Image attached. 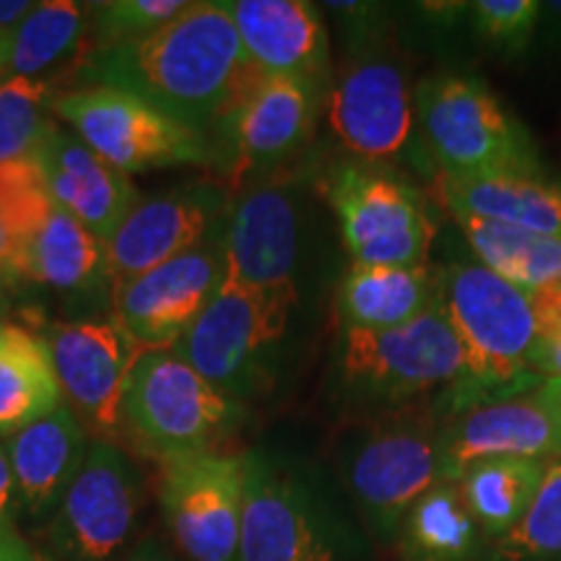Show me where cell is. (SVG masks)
Here are the masks:
<instances>
[{"label": "cell", "instance_id": "cb8c5ba5", "mask_svg": "<svg viewBox=\"0 0 561 561\" xmlns=\"http://www.w3.org/2000/svg\"><path fill=\"white\" fill-rule=\"evenodd\" d=\"M439 299V273L432 265L351 263L339 286L341 328L390 331L424 314Z\"/></svg>", "mask_w": 561, "mask_h": 561}, {"label": "cell", "instance_id": "7dc6e473", "mask_svg": "<svg viewBox=\"0 0 561 561\" xmlns=\"http://www.w3.org/2000/svg\"><path fill=\"white\" fill-rule=\"evenodd\" d=\"M3 333H5V325H3V322H0V339H3Z\"/></svg>", "mask_w": 561, "mask_h": 561}, {"label": "cell", "instance_id": "ac0fdd59", "mask_svg": "<svg viewBox=\"0 0 561 561\" xmlns=\"http://www.w3.org/2000/svg\"><path fill=\"white\" fill-rule=\"evenodd\" d=\"M229 187L191 182L140 198L107 240L112 291L208 240L227 219Z\"/></svg>", "mask_w": 561, "mask_h": 561}, {"label": "cell", "instance_id": "4dcf8cb0", "mask_svg": "<svg viewBox=\"0 0 561 561\" xmlns=\"http://www.w3.org/2000/svg\"><path fill=\"white\" fill-rule=\"evenodd\" d=\"M58 91L42 79L3 76L0 79V164L34 159L55 121Z\"/></svg>", "mask_w": 561, "mask_h": 561}, {"label": "cell", "instance_id": "60d3db41", "mask_svg": "<svg viewBox=\"0 0 561 561\" xmlns=\"http://www.w3.org/2000/svg\"><path fill=\"white\" fill-rule=\"evenodd\" d=\"M19 515L21 510H19L16 483H13L9 455H5L3 442H0V523L13 525V520H16Z\"/></svg>", "mask_w": 561, "mask_h": 561}, {"label": "cell", "instance_id": "277c9868", "mask_svg": "<svg viewBox=\"0 0 561 561\" xmlns=\"http://www.w3.org/2000/svg\"><path fill=\"white\" fill-rule=\"evenodd\" d=\"M419 136L442 178L543 174L530 130L476 76L434 73L416 83Z\"/></svg>", "mask_w": 561, "mask_h": 561}, {"label": "cell", "instance_id": "d6986e66", "mask_svg": "<svg viewBox=\"0 0 561 561\" xmlns=\"http://www.w3.org/2000/svg\"><path fill=\"white\" fill-rule=\"evenodd\" d=\"M561 455V416L543 382L520 396L458 413L445 424L447 481L494 458L551 460Z\"/></svg>", "mask_w": 561, "mask_h": 561}, {"label": "cell", "instance_id": "44dd1931", "mask_svg": "<svg viewBox=\"0 0 561 561\" xmlns=\"http://www.w3.org/2000/svg\"><path fill=\"white\" fill-rule=\"evenodd\" d=\"M37 161L53 203L107 242L140 201L130 174L89 149L73 130L58 123L39 146Z\"/></svg>", "mask_w": 561, "mask_h": 561}, {"label": "cell", "instance_id": "484cf974", "mask_svg": "<svg viewBox=\"0 0 561 561\" xmlns=\"http://www.w3.org/2000/svg\"><path fill=\"white\" fill-rule=\"evenodd\" d=\"M60 403L62 390L45 339L5 325L0 339V437H11Z\"/></svg>", "mask_w": 561, "mask_h": 561}, {"label": "cell", "instance_id": "836d02e7", "mask_svg": "<svg viewBox=\"0 0 561 561\" xmlns=\"http://www.w3.org/2000/svg\"><path fill=\"white\" fill-rule=\"evenodd\" d=\"M541 3L538 0H476L468 3V32L481 47L507 60L530 55Z\"/></svg>", "mask_w": 561, "mask_h": 561}, {"label": "cell", "instance_id": "e0dca14e", "mask_svg": "<svg viewBox=\"0 0 561 561\" xmlns=\"http://www.w3.org/2000/svg\"><path fill=\"white\" fill-rule=\"evenodd\" d=\"M221 229L112 291L110 318L146 351H172L216 297L224 280Z\"/></svg>", "mask_w": 561, "mask_h": 561}, {"label": "cell", "instance_id": "5b68a950", "mask_svg": "<svg viewBox=\"0 0 561 561\" xmlns=\"http://www.w3.org/2000/svg\"><path fill=\"white\" fill-rule=\"evenodd\" d=\"M297 289H242L224 284L191 331L172 346L201 377L234 403L265 396L276 380Z\"/></svg>", "mask_w": 561, "mask_h": 561}, {"label": "cell", "instance_id": "ab89813d", "mask_svg": "<svg viewBox=\"0 0 561 561\" xmlns=\"http://www.w3.org/2000/svg\"><path fill=\"white\" fill-rule=\"evenodd\" d=\"M121 561H185L174 551V546L161 536H144L133 543V549Z\"/></svg>", "mask_w": 561, "mask_h": 561}, {"label": "cell", "instance_id": "d6a6232c", "mask_svg": "<svg viewBox=\"0 0 561 561\" xmlns=\"http://www.w3.org/2000/svg\"><path fill=\"white\" fill-rule=\"evenodd\" d=\"M500 561H561V455L546 460V473L530 510L507 536L496 538Z\"/></svg>", "mask_w": 561, "mask_h": 561}, {"label": "cell", "instance_id": "7a4b0ae2", "mask_svg": "<svg viewBox=\"0 0 561 561\" xmlns=\"http://www.w3.org/2000/svg\"><path fill=\"white\" fill-rule=\"evenodd\" d=\"M439 301L466 364L462 380L434 405L439 419L520 396L543 382L530 369V354L541 333L528 291L481 263L455 261L439 271Z\"/></svg>", "mask_w": 561, "mask_h": 561}, {"label": "cell", "instance_id": "7bdbcfd3", "mask_svg": "<svg viewBox=\"0 0 561 561\" xmlns=\"http://www.w3.org/2000/svg\"><path fill=\"white\" fill-rule=\"evenodd\" d=\"M34 9L30 0H0V34H9Z\"/></svg>", "mask_w": 561, "mask_h": 561}, {"label": "cell", "instance_id": "8d00e7d4", "mask_svg": "<svg viewBox=\"0 0 561 561\" xmlns=\"http://www.w3.org/2000/svg\"><path fill=\"white\" fill-rule=\"evenodd\" d=\"M32 280L26 276L24 265H21L16 250L9 240L3 221H0V301L9 297H19L26 289H32Z\"/></svg>", "mask_w": 561, "mask_h": 561}, {"label": "cell", "instance_id": "bcb514c9", "mask_svg": "<svg viewBox=\"0 0 561 561\" xmlns=\"http://www.w3.org/2000/svg\"><path fill=\"white\" fill-rule=\"evenodd\" d=\"M34 561H55V559L45 549H42V551L37 549V557H34Z\"/></svg>", "mask_w": 561, "mask_h": 561}, {"label": "cell", "instance_id": "3957f363", "mask_svg": "<svg viewBox=\"0 0 561 561\" xmlns=\"http://www.w3.org/2000/svg\"><path fill=\"white\" fill-rule=\"evenodd\" d=\"M341 473L367 528L392 543L413 504L447 481L439 413L416 405L385 411L351 434L341 450Z\"/></svg>", "mask_w": 561, "mask_h": 561}, {"label": "cell", "instance_id": "603a6c76", "mask_svg": "<svg viewBox=\"0 0 561 561\" xmlns=\"http://www.w3.org/2000/svg\"><path fill=\"white\" fill-rule=\"evenodd\" d=\"M30 276L34 286L55 291L70 307H94V301L112 299L107 242L58 206L34 237Z\"/></svg>", "mask_w": 561, "mask_h": 561}, {"label": "cell", "instance_id": "30bf717a", "mask_svg": "<svg viewBox=\"0 0 561 561\" xmlns=\"http://www.w3.org/2000/svg\"><path fill=\"white\" fill-rule=\"evenodd\" d=\"M328 130L354 161L390 167L411 159L421 144L416 87L396 53L377 45L348 55L322 100Z\"/></svg>", "mask_w": 561, "mask_h": 561}, {"label": "cell", "instance_id": "b9f144b4", "mask_svg": "<svg viewBox=\"0 0 561 561\" xmlns=\"http://www.w3.org/2000/svg\"><path fill=\"white\" fill-rule=\"evenodd\" d=\"M37 549L9 523H0V561H34Z\"/></svg>", "mask_w": 561, "mask_h": 561}, {"label": "cell", "instance_id": "ffe728a7", "mask_svg": "<svg viewBox=\"0 0 561 561\" xmlns=\"http://www.w3.org/2000/svg\"><path fill=\"white\" fill-rule=\"evenodd\" d=\"M244 58L265 76H291L328 89L331 34L310 0H227Z\"/></svg>", "mask_w": 561, "mask_h": 561}, {"label": "cell", "instance_id": "e575fe53", "mask_svg": "<svg viewBox=\"0 0 561 561\" xmlns=\"http://www.w3.org/2000/svg\"><path fill=\"white\" fill-rule=\"evenodd\" d=\"M191 0H104L89 5L91 50L130 45L149 37L187 9Z\"/></svg>", "mask_w": 561, "mask_h": 561}, {"label": "cell", "instance_id": "9a60e30c", "mask_svg": "<svg viewBox=\"0 0 561 561\" xmlns=\"http://www.w3.org/2000/svg\"><path fill=\"white\" fill-rule=\"evenodd\" d=\"M167 541L185 561H237L244 504V455L198 453L159 460Z\"/></svg>", "mask_w": 561, "mask_h": 561}, {"label": "cell", "instance_id": "6da1fadb", "mask_svg": "<svg viewBox=\"0 0 561 561\" xmlns=\"http://www.w3.org/2000/svg\"><path fill=\"white\" fill-rule=\"evenodd\" d=\"M255 70L244 58L227 0H191L149 37L89 53L83 79L136 94L214 146L216 130Z\"/></svg>", "mask_w": 561, "mask_h": 561}, {"label": "cell", "instance_id": "7c38bea8", "mask_svg": "<svg viewBox=\"0 0 561 561\" xmlns=\"http://www.w3.org/2000/svg\"><path fill=\"white\" fill-rule=\"evenodd\" d=\"M144 479L117 442L91 439L79 476L47 520L55 561H121L138 541Z\"/></svg>", "mask_w": 561, "mask_h": 561}, {"label": "cell", "instance_id": "8992f818", "mask_svg": "<svg viewBox=\"0 0 561 561\" xmlns=\"http://www.w3.org/2000/svg\"><path fill=\"white\" fill-rule=\"evenodd\" d=\"M339 385L348 401L375 409H409L447 396L462 380V348L437 299L424 314L390 331L341 328ZM437 398V401H439Z\"/></svg>", "mask_w": 561, "mask_h": 561}, {"label": "cell", "instance_id": "f6af8a7d", "mask_svg": "<svg viewBox=\"0 0 561 561\" xmlns=\"http://www.w3.org/2000/svg\"><path fill=\"white\" fill-rule=\"evenodd\" d=\"M543 388H546V392H549L551 403L557 405V411L561 416V380H543Z\"/></svg>", "mask_w": 561, "mask_h": 561}, {"label": "cell", "instance_id": "83f0119b", "mask_svg": "<svg viewBox=\"0 0 561 561\" xmlns=\"http://www.w3.org/2000/svg\"><path fill=\"white\" fill-rule=\"evenodd\" d=\"M546 460L494 458L473 462L458 483L466 507L489 538H502L523 520L541 489Z\"/></svg>", "mask_w": 561, "mask_h": 561}, {"label": "cell", "instance_id": "f1b7e54d", "mask_svg": "<svg viewBox=\"0 0 561 561\" xmlns=\"http://www.w3.org/2000/svg\"><path fill=\"white\" fill-rule=\"evenodd\" d=\"M479 530L458 483L445 481L413 504L396 541L403 561H468Z\"/></svg>", "mask_w": 561, "mask_h": 561}, {"label": "cell", "instance_id": "52a82bcc", "mask_svg": "<svg viewBox=\"0 0 561 561\" xmlns=\"http://www.w3.org/2000/svg\"><path fill=\"white\" fill-rule=\"evenodd\" d=\"M244 409L172 351H149L123 403V437L153 460L219 453L240 430Z\"/></svg>", "mask_w": 561, "mask_h": 561}, {"label": "cell", "instance_id": "4316f807", "mask_svg": "<svg viewBox=\"0 0 561 561\" xmlns=\"http://www.w3.org/2000/svg\"><path fill=\"white\" fill-rule=\"evenodd\" d=\"M471 244L476 263L510 280L523 291H536L561 280V240L510 224L450 214Z\"/></svg>", "mask_w": 561, "mask_h": 561}, {"label": "cell", "instance_id": "ba28073f", "mask_svg": "<svg viewBox=\"0 0 561 561\" xmlns=\"http://www.w3.org/2000/svg\"><path fill=\"white\" fill-rule=\"evenodd\" d=\"M351 538L310 476L268 450L244 455L237 561H348Z\"/></svg>", "mask_w": 561, "mask_h": 561}, {"label": "cell", "instance_id": "1f68e13d", "mask_svg": "<svg viewBox=\"0 0 561 561\" xmlns=\"http://www.w3.org/2000/svg\"><path fill=\"white\" fill-rule=\"evenodd\" d=\"M53 208L55 203L47 193L37 161L19 159L0 164V221L9 231V240L16 250L21 265H24L26 276H30V252L34 237L39 234L42 224L47 221Z\"/></svg>", "mask_w": 561, "mask_h": 561}, {"label": "cell", "instance_id": "5bb4252c", "mask_svg": "<svg viewBox=\"0 0 561 561\" xmlns=\"http://www.w3.org/2000/svg\"><path fill=\"white\" fill-rule=\"evenodd\" d=\"M307 208L294 178H263L231 198L221 229L224 284L297 289L305 265Z\"/></svg>", "mask_w": 561, "mask_h": 561}, {"label": "cell", "instance_id": "9c48e42d", "mask_svg": "<svg viewBox=\"0 0 561 561\" xmlns=\"http://www.w3.org/2000/svg\"><path fill=\"white\" fill-rule=\"evenodd\" d=\"M343 248L359 265H430L437 224L424 195L390 167L343 161L322 178Z\"/></svg>", "mask_w": 561, "mask_h": 561}, {"label": "cell", "instance_id": "4fadbf2b", "mask_svg": "<svg viewBox=\"0 0 561 561\" xmlns=\"http://www.w3.org/2000/svg\"><path fill=\"white\" fill-rule=\"evenodd\" d=\"M53 112L89 149L125 174L214 164V146L170 115L110 87L60 91Z\"/></svg>", "mask_w": 561, "mask_h": 561}, {"label": "cell", "instance_id": "f546056e", "mask_svg": "<svg viewBox=\"0 0 561 561\" xmlns=\"http://www.w3.org/2000/svg\"><path fill=\"white\" fill-rule=\"evenodd\" d=\"M89 32V5L76 0H42L11 32L9 76L39 79L81 47Z\"/></svg>", "mask_w": 561, "mask_h": 561}, {"label": "cell", "instance_id": "f35d334b", "mask_svg": "<svg viewBox=\"0 0 561 561\" xmlns=\"http://www.w3.org/2000/svg\"><path fill=\"white\" fill-rule=\"evenodd\" d=\"M530 369L543 380H561V335L538 339L530 354Z\"/></svg>", "mask_w": 561, "mask_h": 561}, {"label": "cell", "instance_id": "d4e9b609", "mask_svg": "<svg viewBox=\"0 0 561 561\" xmlns=\"http://www.w3.org/2000/svg\"><path fill=\"white\" fill-rule=\"evenodd\" d=\"M439 201L450 214L510 224L561 240V185L543 174H500L481 180L437 178Z\"/></svg>", "mask_w": 561, "mask_h": 561}, {"label": "cell", "instance_id": "ee69618b", "mask_svg": "<svg viewBox=\"0 0 561 561\" xmlns=\"http://www.w3.org/2000/svg\"><path fill=\"white\" fill-rule=\"evenodd\" d=\"M9 60H11V32L0 34V76L9 73Z\"/></svg>", "mask_w": 561, "mask_h": 561}, {"label": "cell", "instance_id": "2e32d148", "mask_svg": "<svg viewBox=\"0 0 561 561\" xmlns=\"http://www.w3.org/2000/svg\"><path fill=\"white\" fill-rule=\"evenodd\" d=\"M42 339L50 348L62 401L81 419L91 439H123L125 392L149 351L112 318L55 322Z\"/></svg>", "mask_w": 561, "mask_h": 561}, {"label": "cell", "instance_id": "d590c367", "mask_svg": "<svg viewBox=\"0 0 561 561\" xmlns=\"http://www.w3.org/2000/svg\"><path fill=\"white\" fill-rule=\"evenodd\" d=\"M320 9H325L333 16L335 30L346 45V58L385 42L390 24V5L367 3V0H346V3L331 0V3H322Z\"/></svg>", "mask_w": 561, "mask_h": 561}, {"label": "cell", "instance_id": "7402d4cb", "mask_svg": "<svg viewBox=\"0 0 561 561\" xmlns=\"http://www.w3.org/2000/svg\"><path fill=\"white\" fill-rule=\"evenodd\" d=\"M91 434L62 401L45 416L5 437L19 510L34 523L50 520L87 460Z\"/></svg>", "mask_w": 561, "mask_h": 561}, {"label": "cell", "instance_id": "74e56055", "mask_svg": "<svg viewBox=\"0 0 561 561\" xmlns=\"http://www.w3.org/2000/svg\"><path fill=\"white\" fill-rule=\"evenodd\" d=\"M530 55L561 60V0L541 3V19H538L536 42H533Z\"/></svg>", "mask_w": 561, "mask_h": 561}, {"label": "cell", "instance_id": "8fae6325", "mask_svg": "<svg viewBox=\"0 0 561 561\" xmlns=\"http://www.w3.org/2000/svg\"><path fill=\"white\" fill-rule=\"evenodd\" d=\"M325 87L291 76L255 73L214 136V164L229 193L284 170L307 149L322 115Z\"/></svg>", "mask_w": 561, "mask_h": 561}]
</instances>
